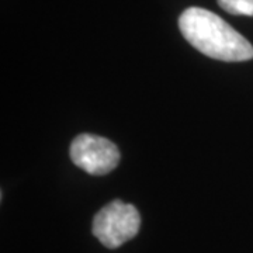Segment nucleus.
I'll return each instance as SVG.
<instances>
[{
    "instance_id": "1",
    "label": "nucleus",
    "mask_w": 253,
    "mask_h": 253,
    "mask_svg": "<svg viewBox=\"0 0 253 253\" xmlns=\"http://www.w3.org/2000/svg\"><path fill=\"white\" fill-rule=\"evenodd\" d=\"M179 28L189 44L210 58L225 62H242L253 58L252 44L210 10H184L179 18Z\"/></svg>"
},
{
    "instance_id": "2",
    "label": "nucleus",
    "mask_w": 253,
    "mask_h": 253,
    "mask_svg": "<svg viewBox=\"0 0 253 253\" xmlns=\"http://www.w3.org/2000/svg\"><path fill=\"white\" fill-rule=\"evenodd\" d=\"M139 212L132 204L114 200L100 210L93 219V235L109 249L120 248L138 234Z\"/></svg>"
},
{
    "instance_id": "3",
    "label": "nucleus",
    "mask_w": 253,
    "mask_h": 253,
    "mask_svg": "<svg viewBox=\"0 0 253 253\" xmlns=\"http://www.w3.org/2000/svg\"><path fill=\"white\" fill-rule=\"evenodd\" d=\"M72 162L89 174L103 176L117 168L120 151L107 138L81 134L71 144Z\"/></svg>"
},
{
    "instance_id": "4",
    "label": "nucleus",
    "mask_w": 253,
    "mask_h": 253,
    "mask_svg": "<svg viewBox=\"0 0 253 253\" xmlns=\"http://www.w3.org/2000/svg\"><path fill=\"white\" fill-rule=\"evenodd\" d=\"M218 4L234 16H253V0H218Z\"/></svg>"
}]
</instances>
